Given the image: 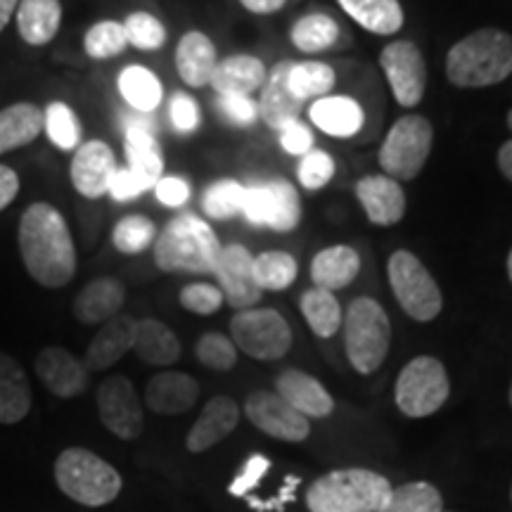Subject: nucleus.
Returning a JSON list of instances; mask_svg holds the SVG:
<instances>
[{"label": "nucleus", "instance_id": "obj_62", "mask_svg": "<svg viewBox=\"0 0 512 512\" xmlns=\"http://www.w3.org/2000/svg\"><path fill=\"white\" fill-rule=\"evenodd\" d=\"M508 396H510V406H512V382H510V394Z\"/></svg>", "mask_w": 512, "mask_h": 512}, {"label": "nucleus", "instance_id": "obj_34", "mask_svg": "<svg viewBox=\"0 0 512 512\" xmlns=\"http://www.w3.org/2000/svg\"><path fill=\"white\" fill-rule=\"evenodd\" d=\"M299 309H302V316L309 325L311 332L320 339L335 337L339 330H342L344 311L335 292L320 290V287H311L302 294L299 299Z\"/></svg>", "mask_w": 512, "mask_h": 512}, {"label": "nucleus", "instance_id": "obj_49", "mask_svg": "<svg viewBox=\"0 0 512 512\" xmlns=\"http://www.w3.org/2000/svg\"><path fill=\"white\" fill-rule=\"evenodd\" d=\"M181 306L185 311L197 313V316H211L223 306V292L219 290V285H211V283H190L185 285L181 294Z\"/></svg>", "mask_w": 512, "mask_h": 512}, {"label": "nucleus", "instance_id": "obj_43", "mask_svg": "<svg viewBox=\"0 0 512 512\" xmlns=\"http://www.w3.org/2000/svg\"><path fill=\"white\" fill-rule=\"evenodd\" d=\"M157 228L147 216L131 214L124 216L112 230V245L121 254H140L155 245Z\"/></svg>", "mask_w": 512, "mask_h": 512}, {"label": "nucleus", "instance_id": "obj_27", "mask_svg": "<svg viewBox=\"0 0 512 512\" xmlns=\"http://www.w3.org/2000/svg\"><path fill=\"white\" fill-rule=\"evenodd\" d=\"M266 64L254 55H230L216 64L209 86L219 95H252L266 81Z\"/></svg>", "mask_w": 512, "mask_h": 512}, {"label": "nucleus", "instance_id": "obj_47", "mask_svg": "<svg viewBox=\"0 0 512 512\" xmlns=\"http://www.w3.org/2000/svg\"><path fill=\"white\" fill-rule=\"evenodd\" d=\"M335 176V159L325 150H311L297 166V178L306 190L325 188Z\"/></svg>", "mask_w": 512, "mask_h": 512}, {"label": "nucleus", "instance_id": "obj_25", "mask_svg": "<svg viewBox=\"0 0 512 512\" xmlns=\"http://www.w3.org/2000/svg\"><path fill=\"white\" fill-rule=\"evenodd\" d=\"M361 273V254L349 245H332L320 249L311 261V280L320 290H344Z\"/></svg>", "mask_w": 512, "mask_h": 512}, {"label": "nucleus", "instance_id": "obj_59", "mask_svg": "<svg viewBox=\"0 0 512 512\" xmlns=\"http://www.w3.org/2000/svg\"><path fill=\"white\" fill-rule=\"evenodd\" d=\"M17 5H19V0H0V31L10 24L12 15L17 12Z\"/></svg>", "mask_w": 512, "mask_h": 512}, {"label": "nucleus", "instance_id": "obj_18", "mask_svg": "<svg viewBox=\"0 0 512 512\" xmlns=\"http://www.w3.org/2000/svg\"><path fill=\"white\" fill-rule=\"evenodd\" d=\"M356 197L373 226H396L406 216V192L389 176H366L356 183Z\"/></svg>", "mask_w": 512, "mask_h": 512}, {"label": "nucleus", "instance_id": "obj_63", "mask_svg": "<svg viewBox=\"0 0 512 512\" xmlns=\"http://www.w3.org/2000/svg\"><path fill=\"white\" fill-rule=\"evenodd\" d=\"M510 498H512V491H510Z\"/></svg>", "mask_w": 512, "mask_h": 512}, {"label": "nucleus", "instance_id": "obj_46", "mask_svg": "<svg viewBox=\"0 0 512 512\" xmlns=\"http://www.w3.org/2000/svg\"><path fill=\"white\" fill-rule=\"evenodd\" d=\"M124 31L128 38V46L145 50H159L166 43V29L155 15L150 12H131L124 22Z\"/></svg>", "mask_w": 512, "mask_h": 512}, {"label": "nucleus", "instance_id": "obj_23", "mask_svg": "<svg viewBox=\"0 0 512 512\" xmlns=\"http://www.w3.org/2000/svg\"><path fill=\"white\" fill-rule=\"evenodd\" d=\"M126 302V287L112 275H102L88 283L74 299V316L83 325H102L119 316Z\"/></svg>", "mask_w": 512, "mask_h": 512}, {"label": "nucleus", "instance_id": "obj_55", "mask_svg": "<svg viewBox=\"0 0 512 512\" xmlns=\"http://www.w3.org/2000/svg\"><path fill=\"white\" fill-rule=\"evenodd\" d=\"M119 121H121V126H124V131H147V133L157 131V121L152 114L131 110V107L119 114Z\"/></svg>", "mask_w": 512, "mask_h": 512}, {"label": "nucleus", "instance_id": "obj_2", "mask_svg": "<svg viewBox=\"0 0 512 512\" xmlns=\"http://www.w3.org/2000/svg\"><path fill=\"white\" fill-rule=\"evenodd\" d=\"M512 76V36L503 29H477L448 50L446 79L456 88H489Z\"/></svg>", "mask_w": 512, "mask_h": 512}, {"label": "nucleus", "instance_id": "obj_19", "mask_svg": "<svg viewBox=\"0 0 512 512\" xmlns=\"http://www.w3.org/2000/svg\"><path fill=\"white\" fill-rule=\"evenodd\" d=\"M136 323L133 316H114L112 320L100 325V330L95 332V337L88 344L83 363L91 373H100V370L112 368L114 363H119L128 351L133 349V339H136Z\"/></svg>", "mask_w": 512, "mask_h": 512}, {"label": "nucleus", "instance_id": "obj_32", "mask_svg": "<svg viewBox=\"0 0 512 512\" xmlns=\"http://www.w3.org/2000/svg\"><path fill=\"white\" fill-rule=\"evenodd\" d=\"M43 131V112L34 102H15L0 112V157L27 147Z\"/></svg>", "mask_w": 512, "mask_h": 512}, {"label": "nucleus", "instance_id": "obj_22", "mask_svg": "<svg viewBox=\"0 0 512 512\" xmlns=\"http://www.w3.org/2000/svg\"><path fill=\"white\" fill-rule=\"evenodd\" d=\"M200 399V384L188 373L164 370L157 373L145 387V403L152 413L181 415L188 413Z\"/></svg>", "mask_w": 512, "mask_h": 512}, {"label": "nucleus", "instance_id": "obj_10", "mask_svg": "<svg viewBox=\"0 0 512 512\" xmlns=\"http://www.w3.org/2000/svg\"><path fill=\"white\" fill-rule=\"evenodd\" d=\"M230 339L256 361H278L292 349V330L275 309H245L230 318Z\"/></svg>", "mask_w": 512, "mask_h": 512}, {"label": "nucleus", "instance_id": "obj_11", "mask_svg": "<svg viewBox=\"0 0 512 512\" xmlns=\"http://www.w3.org/2000/svg\"><path fill=\"white\" fill-rule=\"evenodd\" d=\"M380 67L394 100L401 107H418L427 88V62L413 41H394L382 48Z\"/></svg>", "mask_w": 512, "mask_h": 512}, {"label": "nucleus", "instance_id": "obj_28", "mask_svg": "<svg viewBox=\"0 0 512 512\" xmlns=\"http://www.w3.org/2000/svg\"><path fill=\"white\" fill-rule=\"evenodd\" d=\"M31 384L24 368L0 351V425H17L31 411Z\"/></svg>", "mask_w": 512, "mask_h": 512}, {"label": "nucleus", "instance_id": "obj_12", "mask_svg": "<svg viewBox=\"0 0 512 512\" xmlns=\"http://www.w3.org/2000/svg\"><path fill=\"white\" fill-rule=\"evenodd\" d=\"M95 401H98L102 425H105L114 437L133 441L143 434V403H140L136 387H133V382L128 380V377L112 375L107 377V380H102Z\"/></svg>", "mask_w": 512, "mask_h": 512}, {"label": "nucleus", "instance_id": "obj_54", "mask_svg": "<svg viewBox=\"0 0 512 512\" xmlns=\"http://www.w3.org/2000/svg\"><path fill=\"white\" fill-rule=\"evenodd\" d=\"M145 190L147 185L140 181L131 169H117V174L112 176L110 190L107 192H110L117 202H128V200H136V197L143 195Z\"/></svg>", "mask_w": 512, "mask_h": 512}, {"label": "nucleus", "instance_id": "obj_40", "mask_svg": "<svg viewBox=\"0 0 512 512\" xmlns=\"http://www.w3.org/2000/svg\"><path fill=\"white\" fill-rule=\"evenodd\" d=\"M380 512H444V498L430 482H408L392 489Z\"/></svg>", "mask_w": 512, "mask_h": 512}, {"label": "nucleus", "instance_id": "obj_53", "mask_svg": "<svg viewBox=\"0 0 512 512\" xmlns=\"http://www.w3.org/2000/svg\"><path fill=\"white\" fill-rule=\"evenodd\" d=\"M155 195L164 207L176 209L190 200V185L181 176H162L155 185Z\"/></svg>", "mask_w": 512, "mask_h": 512}, {"label": "nucleus", "instance_id": "obj_16", "mask_svg": "<svg viewBox=\"0 0 512 512\" xmlns=\"http://www.w3.org/2000/svg\"><path fill=\"white\" fill-rule=\"evenodd\" d=\"M38 380L57 399H74L88 389L91 370L86 368L83 358H76L72 351L62 347H46L36 356Z\"/></svg>", "mask_w": 512, "mask_h": 512}, {"label": "nucleus", "instance_id": "obj_31", "mask_svg": "<svg viewBox=\"0 0 512 512\" xmlns=\"http://www.w3.org/2000/svg\"><path fill=\"white\" fill-rule=\"evenodd\" d=\"M337 3L358 27L375 36H392L406 22L399 0H337Z\"/></svg>", "mask_w": 512, "mask_h": 512}, {"label": "nucleus", "instance_id": "obj_13", "mask_svg": "<svg viewBox=\"0 0 512 512\" xmlns=\"http://www.w3.org/2000/svg\"><path fill=\"white\" fill-rule=\"evenodd\" d=\"M245 415L256 430L278 441L302 444L311 434L309 418L294 411L283 396L268 392V389H256V392L247 396Z\"/></svg>", "mask_w": 512, "mask_h": 512}, {"label": "nucleus", "instance_id": "obj_45", "mask_svg": "<svg viewBox=\"0 0 512 512\" xmlns=\"http://www.w3.org/2000/svg\"><path fill=\"white\" fill-rule=\"evenodd\" d=\"M195 354L204 368L216 370V373L233 370L238 363V347L233 344V339L221 335V332H204L197 342Z\"/></svg>", "mask_w": 512, "mask_h": 512}, {"label": "nucleus", "instance_id": "obj_42", "mask_svg": "<svg viewBox=\"0 0 512 512\" xmlns=\"http://www.w3.org/2000/svg\"><path fill=\"white\" fill-rule=\"evenodd\" d=\"M43 128L50 143L60 150H76L81 145V121L64 102H50L48 110L43 112Z\"/></svg>", "mask_w": 512, "mask_h": 512}, {"label": "nucleus", "instance_id": "obj_44", "mask_svg": "<svg viewBox=\"0 0 512 512\" xmlns=\"http://www.w3.org/2000/svg\"><path fill=\"white\" fill-rule=\"evenodd\" d=\"M83 48L93 60H112V57L121 55L128 48L124 24L112 22V19L93 24L83 38Z\"/></svg>", "mask_w": 512, "mask_h": 512}, {"label": "nucleus", "instance_id": "obj_5", "mask_svg": "<svg viewBox=\"0 0 512 512\" xmlns=\"http://www.w3.org/2000/svg\"><path fill=\"white\" fill-rule=\"evenodd\" d=\"M55 482L64 496L86 508H102L117 501L124 486L121 475L107 460L81 446L64 448L57 456Z\"/></svg>", "mask_w": 512, "mask_h": 512}, {"label": "nucleus", "instance_id": "obj_6", "mask_svg": "<svg viewBox=\"0 0 512 512\" xmlns=\"http://www.w3.org/2000/svg\"><path fill=\"white\" fill-rule=\"evenodd\" d=\"M344 351L358 375L380 370L392 347V320L373 297H358L349 304L342 320Z\"/></svg>", "mask_w": 512, "mask_h": 512}, {"label": "nucleus", "instance_id": "obj_33", "mask_svg": "<svg viewBox=\"0 0 512 512\" xmlns=\"http://www.w3.org/2000/svg\"><path fill=\"white\" fill-rule=\"evenodd\" d=\"M124 150L128 162L126 169H131L147 185V190L155 188L159 178L164 176V155L155 133L126 131Z\"/></svg>", "mask_w": 512, "mask_h": 512}, {"label": "nucleus", "instance_id": "obj_9", "mask_svg": "<svg viewBox=\"0 0 512 512\" xmlns=\"http://www.w3.org/2000/svg\"><path fill=\"white\" fill-rule=\"evenodd\" d=\"M451 382L444 363L434 356H415L396 377L394 401L406 418H430L448 401Z\"/></svg>", "mask_w": 512, "mask_h": 512}, {"label": "nucleus", "instance_id": "obj_58", "mask_svg": "<svg viewBox=\"0 0 512 512\" xmlns=\"http://www.w3.org/2000/svg\"><path fill=\"white\" fill-rule=\"evenodd\" d=\"M496 164H498V171H501V174L512 183V138L505 140V143L498 147Z\"/></svg>", "mask_w": 512, "mask_h": 512}, {"label": "nucleus", "instance_id": "obj_15", "mask_svg": "<svg viewBox=\"0 0 512 512\" xmlns=\"http://www.w3.org/2000/svg\"><path fill=\"white\" fill-rule=\"evenodd\" d=\"M117 157L112 147L102 140H88L76 147L72 159V185L86 200H100L110 190L112 176L117 174Z\"/></svg>", "mask_w": 512, "mask_h": 512}, {"label": "nucleus", "instance_id": "obj_57", "mask_svg": "<svg viewBox=\"0 0 512 512\" xmlns=\"http://www.w3.org/2000/svg\"><path fill=\"white\" fill-rule=\"evenodd\" d=\"M242 8L254 12V15H273L285 8L287 0H240Z\"/></svg>", "mask_w": 512, "mask_h": 512}, {"label": "nucleus", "instance_id": "obj_35", "mask_svg": "<svg viewBox=\"0 0 512 512\" xmlns=\"http://www.w3.org/2000/svg\"><path fill=\"white\" fill-rule=\"evenodd\" d=\"M117 83L121 98L126 100V105L131 107V110L152 114L159 105H162V81H159L157 74H152L147 67L131 64V67H126L124 72L119 74Z\"/></svg>", "mask_w": 512, "mask_h": 512}, {"label": "nucleus", "instance_id": "obj_36", "mask_svg": "<svg viewBox=\"0 0 512 512\" xmlns=\"http://www.w3.org/2000/svg\"><path fill=\"white\" fill-rule=\"evenodd\" d=\"M290 41L299 53H325V50H332L339 43V24L325 12H311V15L299 17L294 22Z\"/></svg>", "mask_w": 512, "mask_h": 512}, {"label": "nucleus", "instance_id": "obj_30", "mask_svg": "<svg viewBox=\"0 0 512 512\" xmlns=\"http://www.w3.org/2000/svg\"><path fill=\"white\" fill-rule=\"evenodd\" d=\"M62 24L60 0H19L17 31L29 46H48Z\"/></svg>", "mask_w": 512, "mask_h": 512}, {"label": "nucleus", "instance_id": "obj_41", "mask_svg": "<svg viewBox=\"0 0 512 512\" xmlns=\"http://www.w3.org/2000/svg\"><path fill=\"white\" fill-rule=\"evenodd\" d=\"M245 192H247L245 185L238 181H230V178L209 185V188L204 190V197H202L204 214L214 221L233 219V216L242 214Z\"/></svg>", "mask_w": 512, "mask_h": 512}, {"label": "nucleus", "instance_id": "obj_51", "mask_svg": "<svg viewBox=\"0 0 512 512\" xmlns=\"http://www.w3.org/2000/svg\"><path fill=\"white\" fill-rule=\"evenodd\" d=\"M268 470H271V460H268L266 456H261V453H254V456L247 458V463L242 465L240 475L230 482L228 494L245 498L249 491H252L254 486L266 477Z\"/></svg>", "mask_w": 512, "mask_h": 512}, {"label": "nucleus", "instance_id": "obj_60", "mask_svg": "<svg viewBox=\"0 0 512 512\" xmlns=\"http://www.w3.org/2000/svg\"><path fill=\"white\" fill-rule=\"evenodd\" d=\"M505 266H508V278H510V283H512V249L508 252V261H505Z\"/></svg>", "mask_w": 512, "mask_h": 512}, {"label": "nucleus", "instance_id": "obj_3", "mask_svg": "<svg viewBox=\"0 0 512 512\" xmlns=\"http://www.w3.org/2000/svg\"><path fill=\"white\" fill-rule=\"evenodd\" d=\"M221 254L214 228L195 214H181L155 240V264L164 273L209 275Z\"/></svg>", "mask_w": 512, "mask_h": 512}, {"label": "nucleus", "instance_id": "obj_48", "mask_svg": "<svg viewBox=\"0 0 512 512\" xmlns=\"http://www.w3.org/2000/svg\"><path fill=\"white\" fill-rule=\"evenodd\" d=\"M216 112L228 126L235 128H252L259 121V105L252 95H219Z\"/></svg>", "mask_w": 512, "mask_h": 512}, {"label": "nucleus", "instance_id": "obj_21", "mask_svg": "<svg viewBox=\"0 0 512 512\" xmlns=\"http://www.w3.org/2000/svg\"><path fill=\"white\" fill-rule=\"evenodd\" d=\"M275 394H280L304 418H328L335 411V399L316 377L304 370H283L275 380Z\"/></svg>", "mask_w": 512, "mask_h": 512}, {"label": "nucleus", "instance_id": "obj_61", "mask_svg": "<svg viewBox=\"0 0 512 512\" xmlns=\"http://www.w3.org/2000/svg\"><path fill=\"white\" fill-rule=\"evenodd\" d=\"M508 128L512 131V107H510V112H508Z\"/></svg>", "mask_w": 512, "mask_h": 512}, {"label": "nucleus", "instance_id": "obj_1", "mask_svg": "<svg viewBox=\"0 0 512 512\" xmlns=\"http://www.w3.org/2000/svg\"><path fill=\"white\" fill-rule=\"evenodd\" d=\"M19 252L38 285L48 290L72 283L76 275V247L72 230L53 204L36 202L19 221Z\"/></svg>", "mask_w": 512, "mask_h": 512}, {"label": "nucleus", "instance_id": "obj_29", "mask_svg": "<svg viewBox=\"0 0 512 512\" xmlns=\"http://www.w3.org/2000/svg\"><path fill=\"white\" fill-rule=\"evenodd\" d=\"M133 351L147 366L166 368L174 366L181 358L183 349L174 330L166 328L162 320L143 318L136 323V339H133Z\"/></svg>", "mask_w": 512, "mask_h": 512}, {"label": "nucleus", "instance_id": "obj_7", "mask_svg": "<svg viewBox=\"0 0 512 512\" xmlns=\"http://www.w3.org/2000/svg\"><path fill=\"white\" fill-rule=\"evenodd\" d=\"M387 275L394 299L408 318L418 323H432L444 309V294L430 268L408 249H396L389 256Z\"/></svg>", "mask_w": 512, "mask_h": 512}, {"label": "nucleus", "instance_id": "obj_20", "mask_svg": "<svg viewBox=\"0 0 512 512\" xmlns=\"http://www.w3.org/2000/svg\"><path fill=\"white\" fill-rule=\"evenodd\" d=\"M240 422V406L230 396H214L190 427L185 446L190 453H204L233 434Z\"/></svg>", "mask_w": 512, "mask_h": 512}, {"label": "nucleus", "instance_id": "obj_24", "mask_svg": "<svg viewBox=\"0 0 512 512\" xmlns=\"http://www.w3.org/2000/svg\"><path fill=\"white\" fill-rule=\"evenodd\" d=\"M219 55L214 41L202 31H188L176 46V69L185 86L204 88L211 83Z\"/></svg>", "mask_w": 512, "mask_h": 512}, {"label": "nucleus", "instance_id": "obj_26", "mask_svg": "<svg viewBox=\"0 0 512 512\" xmlns=\"http://www.w3.org/2000/svg\"><path fill=\"white\" fill-rule=\"evenodd\" d=\"M309 119L313 126H318L332 138H351L363 128L366 114L349 95H325V98L313 102Z\"/></svg>", "mask_w": 512, "mask_h": 512}, {"label": "nucleus", "instance_id": "obj_37", "mask_svg": "<svg viewBox=\"0 0 512 512\" xmlns=\"http://www.w3.org/2000/svg\"><path fill=\"white\" fill-rule=\"evenodd\" d=\"M299 275V264L290 252L271 249L254 256V280L261 292H283L294 285Z\"/></svg>", "mask_w": 512, "mask_h": 512}, {"label": "nucleus", "instance_id": "obj_52", "mask_svg": "<svg viewBox=\"0 0 512 512\" xmlns=\"http://www.w3.org/2000/svg\"><path fill=\"white\" fill-rule=\"evenodd\" d=\"M280 133V147L287 152V155L304 157L306 152L313 150V133L311 128L302 124V121H292L287 124Z\"/></svg>", "mask_w": 512, "mask_h": 512}, {"label": "nucleus", "instance_id": "obj_14", "mask_svg": "<svg viewBox=\"0 0 512 512\" xmlns=\"http://www.w3.org/2000/svg\"><path fill=\"white\" fill-rule=\"evenodd\" d=\"M214 275L219 280L223 299L235 311L254 309L261 302V297H264V292L259 290L254 280V256L245 245L221 247Z\"/></svg>", "mask_w": 512, "mask_h": 512}, {"label": "nucleus", "instance_id": "obj_8", "mask_svg": "<svg viewBox=\"0 0 512 512\" xmlns=\"http://www.w3.org/2000/svg\"><path fill=\"white\" fill-rule=\"evenodd\" d=\"M434 143V126L420 114H406L389 128L384 143L377 152L384 176L394 181H413L425 169Z\"/></svg>", "mask_w": 512, "mask_h": 512}, {"label": "nucleus", "instance_id": "obj_39", "mask_svg": "<svg viewBox=\"0 0 512 512\" xmlns=\"http://www.w3.org/2000/svg\"><path fill=\"white\" fill-rule=\"evenodd\" d=\"M266 185L271 190V223H268V228L275 233H292L302 221V200H299L297 188L285 178H273V181H266Z\"/></svg>", "mask_w": 512, "mask_h": 512}, {"label": "nucleus", "instance_id": "obj_17", "mask_svg": "<svg viewBox=\"0 0 512 512\" xmlns=\"http://www.w3.org/2000/svg\"><path fill=\"white\" fill-rule=\"evenodd\" d=\"M292 67V60H283L271 67V72L266 74L264 86H261V98L256 102L259 105V117L264 119L266 126L275 128V131H283L287 124L299 121L306 105V102L294 98V93L290 91Z\"/></svg>", "mask_w": 512, "mask_h": 512}, {"label": "nucleus", "instance_id": "obj_4", "mask_svg": "<svg viewBox=\"0 0 512 512\" xmlns=\"http://www.w3.org/2000/svg\"><path fill=\"white\" fill-rule=\"evenodd\" d=\"M394 486L380 472L366 467L332 470L306 491L309 512H380Z\"/></svg>", "mask_w": 512, "mask_h": 512}, {"label": "nucleus", "instance_id": "obj_50", "mask_svg": "<svg viewBox=\"0 0 512 512\" xmlns=\"http://www.w3.org/2000/svg\"><path fill=\"white\" fill-rule=\"evenodd\" d=\"M169 117H171V124L176 128V133L188 136V133H195L197 128H200V119H202L200 105H197V100L192 98V95L178 91L171 95Z\"/></svg>", "mask_w": 512, "mask_h": 512}, {"label": "nucleus", "instance_id": "obj_56", "mask_svg": "<svg viewBox=\"0 0 512 512\" xmlns=\"http://www.w3.org/2000/svg\"><path fill=\"white\" fill-rule=\"evenodd\" d=\"M19 195V176L15 169L0 164V211L8 209Z\"/></svg>", "mask_w": 512, "mask_h": 512}, {"label": "nucleus", "instance_id": "obj_38", "mask_svg": "<svg viewBox=\"0 0 512 512\" xmlns=\"http://www.w3.org/2000/svg\"><path fill=\"white\" fill-rule=\"evenodd\" d=\"M335 69L325 62H294L290 72V91L302 102L320 100L335 88Z\"/></svg>", "mask_w": 512, "mask_h": 512}]
</instances>
